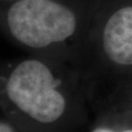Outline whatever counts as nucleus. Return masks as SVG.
I'll return each mask as SVG.
<instances>
[{
	"instance_id": "39448f33",
	"label": "nucleus",
	"mask_w": 132,
	"mask_h": 132,
	"mask_svg": "<svg viewBox=\"0 0 132 132\" xmlns=\"http://www.w3.org/2000/svg\"><path fill=\"white\" fill-rule=\"evenodd\" d=\"M0 132H26L19 128L15 123L7 118L1 116L0 118Z\"/></svg>"
},
{
	"instance_id": "f03ea898",
	"label": "nucleus",
	"mask_w": 132,
	"mask_h": 132,
	"mask_svg": "<svg viewBox=\"0 0 132 132\" xmlns=\"http://www.w3.org/2000/svg\"><path fill=\"white\" fill-rule=\"evenodd\" d=\"M101 2L14 0L1 5V32L27 54L52 58L82 69L90 30Z\"/></svg>"
},
{
	"instance_id": "7ed1b4c3",
	"label": "nucleus",
	"mask_w": 132,
	"mask_h": 132,
	"mask_svg": "<svg viewBox=\"0 0 132 132\" xmlns=\"http://www.w3.org/2000/svg\"><path fill=\"white\" fill-rule=\"evenodd\" d=\"M82 69L92 79L132 76V0H102Z\"/></svg>"
},
{
	"instance_id": "20e7f679",
	"label": "nucleus",
	"mask_w": 132,
	"mask_h": 132,
	"mask_svg": "<svg viewBox=\"0 0 132 132\" xmlns=\"http://www.w3.org/2000/svg\"><path fill=\"white\" fill-rule=\"evenodd\" d=\"M89 132H132V76L93 80Z\"/></svg>"
},
{
	"instance_id": "f257e3e1",
	"label": "nucleus",
	"mask_w": 132,
	"mask_h": 132,
	"mask_svg": "<svg viewBox=\"0 0 132 132\" xmlns=\"http://www.w3.org/2000/svg\"><path fill=\"white\" fill-rule=\"evenodd\" d=\"M93 79L81 68L27 54L0 70L1 116L26 132H80L89 123Z\"/></svg>"
},
{
	"instance_id": "423d86ee",
	"label": "nucleus",
	"mask_w": 132,
	"mask_h": 132,
	"mask_svg": "<svg viewBox=\"0 0 132 132\" xmlns=\"http://www.w3.org/2000/svg\"><path fill=\"white\" fill-rule=\"evenodd\" d=\"M12 1H14V0H0L1 5H5L7 4V3H9V2H12Z\"/></svg>"
}]
</instances>
